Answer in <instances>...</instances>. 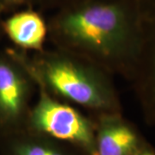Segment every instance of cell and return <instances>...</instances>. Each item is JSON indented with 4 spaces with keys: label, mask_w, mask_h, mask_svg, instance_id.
I'll list each match as a JSON object with an SVG mask.
<instances>
[{
    "label": "cell",
    "mask_w": 155,
    "mask_h": 155,
    "mask_svg": "<svg viewBox=\"0 0 155 155\" xmlns=\"http://www.w3.org/2000/svg\"><path fill=\"white\" fill-rule=\"evenodd\" d=\"M0 155H87L70 145L27 129L0 136Z\"/></svg>",
    "instance_id": "cell-8"
},
{
    "label": "cell",
    "mask_w": 155,
    "mask_h": 155,
    "mask_svg": "<svg viewBox=\"0 0 155 155\" xmlns=\"http://www.w3.org/2000/svg\"><path fill=\"white\" fill-rule=\"evenodd\" d=\"M10 11H15L18 8H31L38 10L41 5L42 0H6Z\"/></svg>",
    "instance_id": "cell-10"
},
{
    "label": "cell",
    "mask_w": 155,
    "mask_h": 155,
    "mask_svg": "<svg viewBox=\"0 0 155 155\" xmlns=\"http://www.w3.org/2000/svg\"><path fill=\"white\" fill-rule=\"evenodd\" d=\"M95 155H135L147 141L133 122L122 113L93 116Z\"/></svg>",
    "instance_id": "cell-6"
},
{
    "label": "cell",
    "mask_w": 155,
    "mask_h": 155,
    "mask_svg": "<svg viewBox=\"0 0 155 155\" xmlns=\"http://www.w3.org/2000/svg\"><path fill=\"white\" fill-rule=\"evenodd\" d=\"M84 1H87V0H42L39 11L42 13L44 11L53 12L63 7L72 5L84 2Z\"/></svg>",
    "instance_id": "cell-9"
},
{
    "label": "cell",
    "mask_w": 155,
    "mask_h": 155,
    "mask_svg": "<svg viewBox=\"0 0 155 155\" xmlns=\"http://www.w3.org/2000/svg\"><path fill=\"white\" fill-rule=\"evenodd\" d=\"M35 84L37 100L31 106L24 129L72 146L87 155H95L93 117L57 98L41 84Z\"/></svg>",
    "instance_id": "cell-3"
},
{
    "label": "cell",
    "mask_w": 155,
    "mask_h": 155,
    "mask_svg": "<svg viewBox=\"0 0 155 155\" xmlns=\"http://www.w3.org/2000/svg\"><path fill=\"white\" fill-rule=\"evenodd\" d=\"M138 45L128 82L144 122L155 126V0H137Z\"/></svg>",
    "instance_id": "cell-5"
},
{
    "label": "cell",
    "mask_w": 155,
    "mask_h": 155,
    "mask_svg": "<svg viewBox=\"0 0 155 155\" xmlns=\"http://www.w3.org/2000/svg\"><path fill=\"white\" fill-rule=\"evenodd\" d=\"M7 11H11L9 6L7 5V1L6 0H0V15L2 13L7 12Z\"/></svg>",
    "instance_id": "cell-12"
},
{
    "label": "cell",
    "mask_w": 155,
    "mask_h": 155,
    "mask_svg": "<svg viewBox=\"0 0 155 155\" xmlns=\"http://www.w3.org/2000/svg\"><path fill=\"white\" fill-rule=\"evenodd\" d=\"M4 36L25 52L37 53L44 49L48 28L43 13L36 9L23 8L13 12L1 22Z\"/></svg>",
    "instance_id": "cell-7"
},
{
    "label": "cell",
    "mask_w": 155,
    "mask_h": 155,
    "mask_svg": "<svg viewBox=\"0 0 155 155\" xmlns=\"http://www.w3.org/2000/svg\"><path fill=\"white\" fill-rule=\"evenodd\" d=\"M35 89L23 51L0 49V136L25 128Z\"/></svg>",
    "instance_id": "cell-4"
},
{
    "label": "cell",
    "mask_w": 155,
    "mask_h": 155,
    "mask_svg": "<svg viewBox=\"0 0 155 155\" xmlns=\"http://www.w3.org/2000/svg\"><path fill=\"white\" fill-rule=\"evenodd\" d=\"M23 56L34 80L57 98L93 116L122 113L113 76L93 63L56 48Z\"/></svg>",
    "instance_id": "cell-2"
},
{
    "label": "cell",
    "mask_w": 155,
    "mask_h": 155,
    "mask_svg": "<svg viewBox=\"0 0 155 155\" xmlns=\"http://www.w3.org/2000/svg\"><path fill=\"white\" fill-rule=\"evenodd\" d=\"M1 22H2V19L0 18V39L4 36V34H3V30H2V25H1Z\"/></svg>",
    "instance_id": "cell-13"
},
{
    "label": "cell",
    "mask_w": 155,
    "mask_h": 155,
    "mask_svg": "<svg viewBox=\"0 0 155 155\" xmlns=\"http://www.w3.org/2000/svg\"><path fill=\"white\" fill-rule=\"evenodd\" d=\"M135 155H155V147L150 143L147 140L143 146L140 147V149L137 152Z\"/></svg>",
    "instance_id": "cell-11"
},
{
    "label": "cell",
    "mask_w": 155,
    "mask_h": 155,
    "mask_svg": "<svg viewBox=\"0 0 155 155\" xmlns=\"http://www.w3.org/2000/svg\"><path fill=\"white\" fill-rule=\"evenodd\" d=\"M47 22L54 48L129 80L138 45L137 0H87L53 11Z\"/></svg>",
    "instance_id": "cell-1"
}]
</instances>
